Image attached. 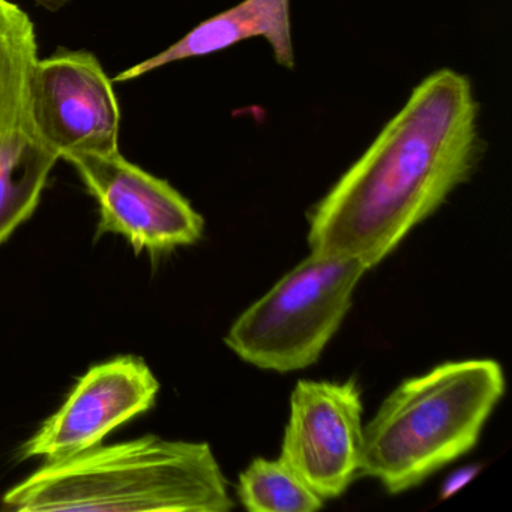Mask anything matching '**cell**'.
Instances as JSON below:
<instances>
[{
    "mask_svg": "<svg viewBox=\"0 0 512 512\" xmlns=\"http://www.w3.org/2000/svg\"><path fill=\"white\" fill-rule=\"evenodd\" d=\"M469 79L439 70L314 206L311 254L355 259L368 271L467 181L481 157Z\"/></svg>",
    "mask_w": 512,
    "mask_h": 512,
    "instance_id": "obj_1",
    "label": "cell"
},
{
    "mask_svg": "<svg viewBox=\"0 0 512 512\" xmlns=\"http://www.w3.org/2000/svg\"><path fill=\"white\" fill-rule=\"evenodd\" d=\"M226 476L206 442L154 434L44 463L4 496L17 512H227Z\"/></svg>",
    "mask_w": 512,
    "mask_h": 512,
    "instance_id": "obj_2",
    "label": "cell"
},
{
    "mask_svg": "<svg viewBox=\"0 0 512 512\" xmlns=\"http://www.w3.org/2000/svg\"><path fill=\"white\" fill-rule=\"evenodd\" d=\"M505 388L493 359L445 362L404 380L364 425L361 475L391 494L422 484L475 448Z\"/></svg>",
    "mask_w": 512,
    "mask_h": 512,
    "instance_id": "obj_3",
    "label": "cell"
},
{
    "mask_svg": "<svg viewBox=\"0 0 512 512\" xmlns=\"http://www.w3.org/2000/svg\"><path fill=\"white\" fill-rule=\"evenodd\" d=\"M367 271L355 259L310 254L233 322L227 347L260 370L290 373L316 364Z\"/></svg>",
    "mask_w": 512,
    "mask_h": 512,
    "instance_id": "obj_4",
    "label": "cell"
},
{
    "mask_svg": "<svg viewBox=\"0 0 512 512\" xmlns=\"http://www.w3.org/2000/svg\"><path fill=\"white\" fill-rule=\"evenodd\" d=\"M364 404L358 382L301 380L290 397L280 458L323 500L361 475Z\"/></svg>",
    "mask_w": 512,
    "mask_h": 512,
    "instance_id": "obj_5",
    "label": "cell"
},
{
    "mask_svg": "<svg viewBox=\"0 0 512 512\" xmlns=\"http://www.w3.org/2000/svg\"><path fill=\"white\" fill-rule=\"evenodd\" d=\"M65 161L76 167L100 206L98 235L125 236L136 253H163L202 238L205 220L190 202L121 152L77 154Z\"/></svg>",
    "mask_w": 512,
    "mask_h": 512,
    "instance_id": "obj_6",
    "label": "cell"
},
{
    "mask_svg": "<svg viewBox=\"0 0 512 512\" xmlns=\"http://www.w3.org/2000/svg\"><path fill=\"white\" fill-rule=\"evenodd\" d=\"M35 136L59 158L119 151L121 112L112 80L89 52L38 61L31 85Z\"/></svg>",
    "mask_w": 512,
    "mask_h": 512,
    "instance_id": "obj_7",
    "label": "cell"
},
{
    "mask_svg": "<svg viewBox=\"0 0 512 512\" xmlns=\"http://www.w3.org/2000/svg\"><path fill=\"white\" fill-rule=\"evenodd\" d=\"M158 391L160 382L139 356H118L95 365L20 448V460L40 457L52 463L101 445L119 425L148 412Z\"/></svg>",
    "mask_w": 512,
    "mask_h": 512,
    "instance_id": "obj_8",
    "label": "cell"
},
{
    "mask_svg": "<svg viewBox=\"0 0 512 512\" xmlns=\"http://www.w3.org/2000/svg\"><path fill=\"white\" fill-rule=\"evenodd\" d=\"M290 0H242L241 4L211 17L188 32L182 40L148 61L119 73L115 82H128L185 59L211 55L253 38H265L275 61L284 68L295 67Z\"/></svg>",
    "mask_w": 512,
    "mask_h": 512,
    "instance_id": "obj_9",
    "label": "cell"
},
{
    "mask_svg": "<svg viewBox=\"0 0 512 512\" xmlns=\"http://www.w3.org/2000/svg\"><path fill=\"white\" fill-rule=\"evenodd\" d=\"M58 160L29 128L0 134V244L34 214Z\"/></svg>",
    "mask_w": 512,
    "mask_h": 512,
    "instance_id": "obj_10",
    "label": "cell"
},
{
    "mask_svg": "<svg viewBox=\"0 0 512 512\" xmlns=\"http://www.w3.org/2000/svg\"><path fill=\"white\" fill-rule=\"evenodd\" d=\"M37 52L31 19L16 5L0 0V134L32 130L31 85Z\"/></svg>",
    "mask_w": 512,
    "mask_h": 512,
    "instance_id": "obj_11",
    "label": "cell"
},
{
    "mask_svg": "<svg viewBox=\"0 0 512 512\" xmlns=\"http://www.w3.org/2000/svg\"><path fill=\"white\" fill-rule=\"evenodd\" d=\"M236 491L251 512H314L325 502L280 457L251 461Z\"/></svg>",
    "mask_w": 512,
    "mask_h": 512,
    "instance_id": "obj_12",
    "label": "cell"
},
{
    "mask_svg": "<svg viewBox=\"0 0 512 512\" xmlns=\"http://www.w3.org/2000/svg\"><path fill=\"white\" fill-rule=\"evenodd\" d=\"M479 467L476 466H467L463 467V469L457 470V472L452 473L448 479H446L445 485H443V493L442 497L451 496L455 491L460 490L464 484L470 481L473 476L478 473Z\"/></svg>",
    "mask_w": 512,
    "mask_h": 512,
    "instance_id": "obj_13",
    "label": "cell"
},
{
    "mask_svg": "<svg viewBox=\"0 0 512 512\" xmlns=\"http://www.w3.org/2000/svg\"><path fill=\"white\" fill-rule=\"evenodd\" d=\"M68 0H37V4L43 5L50 11H58L67 4Z\"/></svg>",
    "mask_w": 512,
    "mask_h": 512,
    "instance_id": "obj_14",
    "label": "cell"
}]
</instances>
